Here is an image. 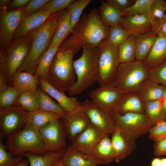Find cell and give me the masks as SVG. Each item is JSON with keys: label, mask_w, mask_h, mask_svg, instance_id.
<instances>
[{"label": "cell", "mask_w": 166, "mask_h": 166, "mask_svg": "<svg viewBox=\"0 0 166 166\" xmlns=\"http://www.w3.org/2000/svg\"><path fill=\"white\" fill-rule=\"evenodd\" d=\"M100 18L106 25L110 26L120 24L123 17L121 14L106 1H102L98 10Z\"/></svg>", "instance_id": "cell-33"}, {"label": "cell", "mask_w": 166, "mask_h": 166, "mask_svg": "<svg viewBox=\"0 0 166 166\" xmlns=\"http://www.w3.org/2000/svg\"><path fill=\"white\" fill-rule=\"evenodd\" d=\"M15 104L28 112L40 109L36 97L33 92L21 93Z\"/></svg>", "instance_id": "cell-39"}, {"label": "cell", "mask_w": 166, "mask_h": 166, "mask_svg": "<svg viewBox=\"0 0 166 166\" xmlns=\"http://www.w3.org/2000/svg\"><path fill=\"white\" fill-rule=\"evenodd\" d=\"M98 72L97 81L100 86L111 84L120 64L118 46L107 40L99 47Z\"/></svg>", "instance_id": "cell-9"}, {"label": "cell", "mask_w": 166, "mask_h": 166, "mask_svg": "<svg viewBox=\"0 0 166 166\" xmlns=\"http://www.w3.org/2000/svg\"><path fill=\"white\" fill-rule=\"evenodd\" d=\"M29 1V0H12L8 6L7 10H13L24 7Z\"/></svg>", "instance_id": "cell-49"}, {"label": "cell", "mask_w": 166, "mask_h": 166, "mask_svg": "<svg viewBox=\"0 0 166 166\" xmlns=\"http://www.w3.org/2000/svg\"><path fill=\"white\" fill-rule=\"evenodd\" d=\"M2 138L0 139V166H16L23 160V156L17 157L8 152Z\"/></svg>", "instance_id": "cell-42"}, {"label": "cell", "mask_w": 166, "mask_h": 166, "mask_svg": "<svg viewBox=\"0 0 166 166\" xmlns=\"http://www.w3.org/2000/svg\"><path fill=\"white\" fill-rule=\"evenodd\" d=\"M120 24L135 36L152 30L148 14L123 17Z\"/></svg>", "instance_id": "cell-20"}, {"label": "cell", "mask_w": 166, "mask_h": 166, "mask_svg": "<svg viewBox=\"0 0 166 166\" xmlns=\"http://www.w3.org/2000/svg\"><path fill=\"white\" fill-rule=\"evenodd\" d=\"M106 1L121 15L122 13L134 4L135 0H107Z\"/></svg>", "instance_id": "cell-47"}, {"label": "cell", "mask_w": 166, "mask_h": 166, "mask_svg": "<svg viewBox=\"0 0 166 166\" xmlns=\"http://www.w3.org/2000/svg\"><path fill=\"white\" fill-rule=\"evenodd\" d=\"M166 60V37L158 36L150 52L143 62L150 69Z\"/></svg>", "instance_id": "cell-26"}, {"label": "cell", "mask_w": 166, "mask_h": 166, "mask_svg": "<svg viewBox=\"0 0 166 166\" xmlns=\"http://www.w3.org/2000/svg\"><path fill=\"white\" fill-rule=\"evenodd\" d=\"M154 0H135L131 6L121 14L123 17L148 14Z\"/></svg>", "instance_id": "cell-40"}, {"label": "cell", "mask_w": 166, "mask_h": 166, "mask_svg": "<svg viewBox=\"0 0 166 166\" xmlns=\"http://www.w3.org/2000/svg\"><path fill=\"white\" fill-rule=\"evenodd\" d=\"M81 106L90 123L95 127L110 135L115 131L116 126L110 112L86 100L81 103Z\"/></svg>", "instance_id": "cell-13"}, {"label": "cell", "mask_w": 166, "mask_h": 166, "mask_svg": "<svg viewBox=\"0 0 166 166\" xmlns=\"http://www.w3.org/2000/svg\"><path fill=\"white\" fill-rule=\"evenodd\" d=\"M40 87L54 98L67 113H70L81 106V103L75 97H69L51 85L47 80L39 78Z\"/></svg>", "instance_id": "cell-17"}, {"label": "cell", "mask_w": 166, "mask_h": 166, "mask_svg": "<svg viewBox=\"0 0 166 166\" xmlns=\"http://www.w3.org/2000/svg\"><path fill=\"white\" fill-rule=\"evenodd\" d=\"M109 28L101 21L98 10L93 8L82 15L71 35L59 48H71L75 54L86 45L99 47L107 40Z\"/></svg>", "instance_id": "cell-1"}, {"label": "cell", "mask_w": 166, "mask_h": 166, "mask_svg": "<svg viewBox=\"0 0 166 166\" xmlns=\"http://www.w3.org/2000/svg\"><path fill=\"white\" fill-rule=\"evenodd\" d=\"M61 160L65 166H97L102 164L101 161L91 156L77 150L71 144L67 146Z\"/></svg>", "instance_id": "cell-21"}, {"label": "cell", "mask_w": 166, "mask_h": 166, "mask_svg": "<svg viewBox=\"0 0 166 166\" xmlns=\"http://www.w3.org/2000/svg\"><path fill=\"white\" fill-rule=\"evenodd\" d=\"M144 113L152 126L165 121L161 98L156 101L144 103Z\"/></svg>", "instance_id": "cell-34"}, {"label": "cell", "mask_w": 166, "mask_h": 166, "mask_svg": "<svg viewBox=\"0 0 166 166\" xmlns=\"http://www.w3.org/2000/svg\"><path fill=\"white\" fill-rule=\"evenodd\" d=\"M156 33L158 36L166 37V14Z\"/></svg>", "instance_id": "cell-50"}, {"label": "cell", "mask_w": 166, "mask_h": 166, "mask_svg": "<svg viewBox=\"0 0 166 166\" xmlns=\"http://www.w3.org/2000/svg\"><path fill=\"white\" fill-rule=\"evenodd\" d=\"M39 131L41 138L49 151L60 152L67 148V136L62 118L51 122Z\"/></svg>", "instance_id": "cell-12"}, {"label": "cell", "mask_w": 166, "mask_h": 166, "mask_svg": "<svg viewBox=\"0 0 166 166\" xmlns=\"http://www.w3.org/2000/svg\"><path fill=\"white\" fill-rule=\"evenodd\" d=\"M62 117L59 114L39 109L28 112L26 124L40 130L51 122Z\"/></svg>", "instance_id": "cell-29"}, {"label": "cell", "mask_w": 166, "mask_h": 166, "mask_svg": "<svg viewBox=\"0 0 166 166\" xmlns=\"http://www.w3.org/2000/svg\"><path fill=\"white\" fill-rule=\"evenodd\" d=\"M154 152L158 157L166 156V137L155 142Z\"/></svg>", "instance_id": "cell-48"}, {"label": "cell", "mask_w": 166, "mask_h": 166, "mask_svg": "<svg viewBox=\"0 0 166 166\" xmlns=\"http://www.w3.org/2000/svg\"><path fill=\"white\" fill-rule=\"evenodd\" d=\"M148 133L149 139L154 142L166 137V121L152 126Z\"/></svg>", "instance_id": "cell-45"}, {"label": "cell", "mask_w": 166, "mask_h": 166, "mask_svg": "<svg viewBox=\"0 0 166 166\" xmlns=\"http://www.w3.org/2000/svg\"><path fill=\"white\" fill-rule=\"evenodd\" d=\"M120 63H128L136 60L135 36L131 35L118 46Z\"/></svg>", "instance_id": "cell-35"}, {"label": "cell", "mask_w": 166, "mask_h": 166, "mask_svg": "<svg viewBox=\"0 0 166 166\" xmlns=\"http://www.w3.org/2000/svg\"><path fill=\"white\" fill-rule=\"evenodd\" d=\"M148 78L166 87V60L161 64L149 69Z\"/></svg>", "instance_id": "cell-43"}, {"label": "cell", "mask_w": 166, "mask_h": 166, "mask_svg": "<svg viewBox=\"0 0 166 166\" xmlns=\"http://www.w3.org/2000/svg\"><path fill=\"white\" fill-rule=\"evenodd\" d=\"M166 11V1L154 0L148 13L153 31L156 32L159 29Z\"/></svg>", "instance_id": "cell-36"}, {"label": "cell", "mask_w": 166, "mask_h": 166, "mask_svg": "<svg viewBox=\"0 0 166 166\" xmlns=\"http://www.w3.org/2000/svg\"><path fill=\"white\" fill-rule=\"evenodd\" d=\"M28 112L15 104L0 109L1 138L7 137L26 124Z\"/></svg>", "instance_id": "cell-10"}, {"label": "cell", "mask_w": 166, "mask_h": 166, "mask_svg": "<svg viewBox=\"0 0 166 166\" xmlns=\"http://www.w3.org/2000/svg\"><path fill=\"white\" fill-rule=\"evenodd\" d=\"M70 33V14L66 8L59 12L50 44L61 45Z\"/></svg>", "instance_id": "cell-25"}, {"label": "cell", "mask_w": 166, "mask_h": 166, "mask_svg": "<svg viewBox=\"0 0 166 166\" xmlns=\"http://www.w3.org/2000/svg\"><path fill=\"white\" fill-rule=\"evenodd\" d=\"M161 166H166V157L161 158Z\"/></svg>", "instance_id": "cell-57"}, {"label": "cell", "mask_w": 166, "mask_h": 166, "mask_svg": "<svg viewBox=\"0 0 166 166\" xmlns=\"http://www.w3.org/2000/svg\"><path fill=\"white\" fill-rule=\"evenodd\" d=\"M21 92L12 86H9L4 92L0 93V109L15 104Z\"/></svg>", "instance_id": "cell-41"}, {"label": "cell", "mask_w": 166, "mask_h": 166, "mask_svg": "<svg viewBox=\"0 0 166 166\" xmlns=\"http://www.w3.org/2000/svg\"><path fill=\"white\" fill-rule=\"evenodd\" d=\"M110 112L116 127L133 145H136V140L148 133L152 127L144 113H128L121 115L113 111Z\"/></svg>", "instance_id": "cell-8"}, {"label": "cell", "mask_w": 166, "mask_h": 166, "mask_svg": "<svg viewBox=\"0 0 166 166\" xmlns=\"http://www.w3.org/2000/svg\"><path fill=\"white\" fill-rule=\"evenodd\" d=\"M122 94L118 89L110 84L100 86L91 91L89 95L93 103L110 112Z\"/></svg>", "instance_id": "cell-16"}, {"label": "cell", "mask_w": 166, "mask_h": 166, "mask_svg": "<svg viewBox=\"0 0 166 166\" xmlns=\"http://www.w3.org/2000/svg\"><path fill=\"white\" fill-rule=\"evenodd\" d=\"M9 86L4 77L0 74V93L6 90Z\"/></svg>", "instance_id": "cell-51"}, {"label": "cell", "mask_w": 166, "mask_h": 166, "mask_svg": "<svg viewBox=\"0 0 166 166\" xmlns=\"http://www.w3.org/2000/svg\"><path fill=\"white\" fill-rule=\"evenodd\" d=\"M51 15L49 12L42 9L26 16L17 29L13 39L25 36L39 27L48 20Z\"/></svg>", "instance_id": "cell-19"}, {"label": "cell", "mask_w": 166, "mask_h": 166, "mask_svg": "<svg viewBox=\"0 0 166 166\" xmlns=\"http://www.w3.org/2000/svg\"><path fill=\"white\" fill-rule=\"evenodd\" d=\"M163 108L165 114V121H166V87H165V89L164 94L161 97Z\"/></svg>", "instance_id": "cell-53"}, {"label": "cell", "mask_w": 166, "mask_h": 166, "mask_svg": "<svg viewBox=\"0 0 166 166\" xmlns=\"http://www.w3.org/2000/svg\"><path fill=\"white\" fill-rule=\"evenodd\" d=\"M39 78L30 73L18 70L13 80L12 86L21 93L34 92L40 87Z\"/></svg>", "instance_id": "cell-27"}, {"label": "cell", "mask_w": 166, "mask_h": 166, "mask_svg": "<svg viewBox=\"0 0 166 166\" xmlns=\"http://www.w3.org/2000/svg\"><path fill=\"white\" fill-rule=\"evenodd\" d=\"M158 36L152 30L135 36L136 60L144 61L150 52Z\"/></svg>", "instance_id": "cell-23"}, {"label": "cell", "mask_w": 166, "mask_h": 166, "mask_svg": "<svg viewBox=\"0 0 166 166\" xmlns=\"http://www.w3.org/2000/svg\"><path fill=\"white\" fill-rule=\"evenodd\" d=\"M61 45L50 44L40 59L34 75L38 78L47 80L49 68Z\"/></svg>", "instance_id": "cell-31"}, {"label": "cell", "mask_w": 166, "mask_h": 166, "mask_svg": "<svg viewBox=\"0 0 166 166\" xmlns=\"http://www.w3.org/2000/svg\"><path fill=\"white\" fill-rule=\"evenodd\" d=\"M33 93L36 97L40 109L59 114L62 117L67 113L57 103L53 100L40 87Z\"/></svg>", "instance_id": "cell-32"}, {"label": "cell", "mask_w": 166, "mask_h": 166, "mask_svg": "<svg viewBox=\"0 0 166 166\" xmlns=\"http://www.w3.org/2000/svg\"><path fill=\"white\" fill-rule=\"evenodd\" d=\"M131 34L120 24L109 27L107 41L110 43L118 46Z\"/></svg>", "instance_id": "cell-38"}, {"label": "cell", "mask_w": 166, "mask_h": 166, "mask_svg": "<svg viewBox=\"0 0 166 166\" xmlns=\"http://www.w3.org/2000/svg\"><path fill=\"white\" fill-rule=\"evenodd\" d=\"M30 164L28 160L26 159H23L22 161L16 166H28Z\"/></svg>", "instance_id": "cell-55"}, {"label": "cell", "mask_w": 166, "mask_h": 166, "mask_svg": "<svg viewBox=\"0 0 166 166\" xmlns=\"http://www.w3.org/2000/svg\"><path fill=\"white\" fill-rule=\"evenodd\" d=\"M165 87L148 78L140 85L136 93L145 103L156 101L163 96Z\"/></svg>", "instance_id": "cell-24"}, {"label": "cell", "mask_w": 166, "mask_h": 166, "mask_svg": "<svg viewBox=\"0 0 166 166\" xmlns=\"http://www.w3.org/2000/svg\"><path fill=\"white\" fill-rule=\"evenodd\" d=\"M74 54L71 48H59L49 70L47 80L64 92L69 91L76 81L73 65Z\"/></svg>", "instance_id": "cell-4"}, {"label": "cell", "mask_w": 166, "mask_h": 166, "mask_svg": "<svg viewBox=\"0 0 166 166\" xmlns=\"http://www.w3.org/2000/svg\"><path fill=\"white\" fill-rule=\"evenodd\" d=\"M65 149L58 152L49 151L44 155L27 152L23 156L28 160L30 166H51L62 158Z\"/></svg>", "instance_id": "cell-30"}, {"label": "cell", "mask_w": 166, "mask_h": 166, "mask_svg": "<svg viewBox=\"0 0 166 166\" xmlns=\"http://www.w3.org/2000/svg\"><path fill=\"white\" fill-rule=\"evenodd\" d=\"M11 0H0V11L7 10V8L11 2Z\"/></svg>", "instance_id": "cell-52"}, {"label": "cell", "mask_w": 166, "mask_h": 166, "mask_svg": "<svg viewBox=\"0 0 166 166\" xmlns=\"http://www.w3.org/2000/svg\"><path fill=\"white\" fill-rule=\"evenodd\" d=\"M67 137L71 141L90 124L81 106L62 117Z\"/></svg>", "instance_id": "cell-15"}, {"label": "cell", "mask_w": 166, "mask_h": 166, "mask_svg": "<svg viewBox=\"0 0 166 166\" xmlns=\"http://www.w3.org/2000/svg\"><path fill=\"white\" fill-rule=\"evenodd\" d=\"M144 102L136 92H131L122 93L111 111L121 115L128 113H144Z\"/></svg>", "instance_id": "cell-18"}, {"label": "cell", "mask_w": 166, "mask_h": 166, "mask_svg": "<svg viewBox=\"0 0 166 166\" xmlns=\"http://www.w3.org/2000/svg\"><path fill=\"white\" fill-rule=\"evenodd\" d=\"M59 13L52 14L42 25L28 34L32 40L30 49L18 70L34 74L40 59L50 45Z\"/></svg>", "instance_id": "cell-2"}, {"label": "cell", "mask_w": 166, "mask_h": 166, "mask_svg": "<svg viewBox=\"0 0 166 166\" xmlns=\"http://www.w3.org/2000/svg\"><path fill=\"white\" fill-rule=\"evenodd\" d=\"M49 0H31L26 3L23 8L26 16L39 11L44 8Z\"/></svg>", "instance_id": "cell-46"}, {"label": "cell", "mask_w": 166, "mask_h": 166, "mask_svg": "<svg viewBox=\"0 0 166 166\" xmlns=\"http://www.w3.org/2000/svg\"><path fill=\"white\" fill-rule=\"evenodd\" d=\"M99 55V47L86 45L81 56L73 61L76 80L69 90L72 96L80 94L97 81Z\"/></svg>", "instance_id": "cell-3"}, {"label": "cell", "mask_w": 166, "mask_h": 166, "mask_svg": "<svg viewBox=\"0 0 166 166\" xmlns=\"http://www.w3.org/2000/svg\"><path fill=\"white\" fill-rule=\"evenodd\" d=\"M109 135H106L99 141L91 155L101 161L102 164H108L115 160L114 152Z\"/></svg>", "instance_id": "cell-28"}, {"label": "cell", "mask_w": 166, "mask_h": 166, "mask_svg": "<svg viewBox=\"0 0 166 166\" xmlns=\"http://www.w3.org/2000/svg\"><path fill=\"white\" fill-rule=\"evenodd\" d=\"M112 134L111 140L114 153V161L119 163L131 155L136 145L131 144L127 140L119 129L116 127Z\"/></svg>", "instance_id": "cell-22"}, {"label": "cell", "mask_w": 166, "mask_h": 166, "mask_svg": "<svg viewBox=\"0 0 166 166\" xmlns=\"http://www.w3.org/2000/svg\"><path fill=\"white\" fill-rule=\"evenodd\" d=\"M5 145L9 152L17 157L23 156L27 152L44 155L49 151L39 130L27 124L7 136Z\"/></svg>", "instance_id": "cell-6"}, {"label": "cell", "mask_w": 166, "mask_h": 166, "mask_svg": "<svg viewBox=\"0 0 166 166\" xmlns=\"http://www.w3.org/2000/svg\"><path fill=\"white\" fill-rule=\"evenodd\" d=\"M23 8L13 10L0 11V49H7L11 45L17 29L26 16Z\"/></svg>", "instance_id": "cell-11"}, {"label": "cell", "mask_w": 166, "mask_h": 166, "mask_svg": "<svg viewBox=\"0 0 166 166\" xmlns=\"http://www.w3.org/2000/svg\"><path fill=\"white\" fill-rule=\"evenodd\" d=\"M73 1V0H50L42 9L52 14L66 9Z\"/></svg>", "instance_id": "cell-44"}, {"label": "cell", "mask_w": 166, "mask_h": 166, "mask_svg": "<svg viewBox=\"0 0 166 166\" xmlns=\"http://www.w3.org/2000/svg\"><path fill=\"white\" fill-rule=\"evenodd\" d=\"M149 69L143 61L120 63L111 84L122 93L136 92L141 83L148 78Z\"/></svg>", "instance_id": "cell-7"}, {"label": "cell", "mask_w": 166, "mask_h": 166, "mask_svg": "<svg viewBox=\"0 0 166 166\" xmlns=\"http://www.w3.org/2000/svg\"><path fill=\"white\" fill-rule=\"evenodd\" d=\"M31 39L28 34L13 39L9 47L0 50V74L10 86L15 75L30 50Z\"/></svg>", "instance_id": "cell-5"}, {"label": "cell", "mask_w": 166, "mask_h": 166, "mask_svg": "<svg viewBox=\"0 0 166 166\" xmlns=\"http://www.w3.org/2000/svg\"><path fill=\"white\" fill-rule=\"evenodd\" d=\"M91 0H73L67 7L70 14V33L80 19L84 10Z\"/></svg>", "instance_id": "cell-37"}, {"label": "cell", "mask_w": 166, "mask_h": 166, "mask_svg": "<svg viewBox=\"0 0 166 166\" xmlns=\"http://www.w3.org/2000/svg\"><path fill=\"white\" fill-rule=\"evenodd\" d=\"M107 135L108 134L97 129L90 123L84 131L71 141V145L77 150L91 156L96 144Z\"/></svg>", "instance_id": "cell-14"}, {"label": "cell", "mask_w": 166, "mask_h": 166, "mask_svg": "<svg viewBox=\"0 0 166 166\" xmlns=\"http://www.w3.org/2000/svg\"><path fill=\"white\" fill-rule=\"evenodd\" d=\"M51 166H65V165L62 161L61 158L53 164Z\"/></svg>", "instance_id": "cell-56"}, {"label": "cell", "mask_w": 166, "mask_h": 166, "mask_svg": "<svg viewBox=\"0 0 166 166\" xmlns=\"http://www.w3.org/2000/svg\"><path fill=\"white\" fill-rule=\"evenodd\" d=\"M151 166H161V159L156 157L152 159L151 163Z\"/></svg>", "instance_id": "cell-54"}]
</instances>
